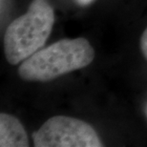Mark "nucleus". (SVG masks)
<instances>
[{"mask_svg":"<svg viewBox=\"0 0 147 147\" xmlns=\"http://www.w3.org/2000/svg\"><path fill=\"white\" fill-rule=\"evenodd\" d=\"M36 147H101L96 130L83 120L65 116L49 119L33 134Z\"/></svg>","mask_w":147,"mask_h":147,"instance_id":"7ed1b4c3","label":"nucleus"},{"mask_svg":"<svg viewBox=\"0 0 147 147\" xmlns=\"http://www.w3.org/2000/svg\"><path fill=\"white\" fill-rule=\"evenodd\" d=\"M140 51H142L143 57L147 59V28L140 36Z\"/></svg>","mask_w":147,"mask_h":147,"instance_id":"39448f33","label":"nucleus"},{"mask_svg":"<svg viewBox=\"0 0 147 147\" xmlns=\"http://www.w3.org/2000/svg\"><path fill=\"white\" fill-rule=\"evenodd\" d=\"M76 1L78 2L80 6H87V5L91 4L94 0H76Z\"/></svg>","mask_w":147,"mask_h":147,"instance_id":"423d86ee","label":"nucleus"},{"mask_svg":"<svg viewBox=\"0 0 147 147\" xmlns=\"http://www.w3.org/2000/svg\"><path fill=\"white\" fill-rule=\"evenodd\" d=\"M55 23V11L48 0H33L24 14L6 29L4 51L8 62L17 65L42 49Z\"/></svg>","mask_w":147,"mask_h":147,"instance_id":"f03ea898","label":"nucleus"},{"mask_svg":"<svg viewBox=\"0 0 147 147\" xmlns=\"http://www.w3.org/2000/svg\"><path fill=\"white\" fill-rule=\"evenodd\" d=\"M95 58V50L84 37L64 38L40 49L18 67L23 80L47 82L88 66Z\"/></svg>","mask_w":147,"mask_h":147,"instance_id":"f257e3e1","label":"nucleus"},{"mask_svg":"<svg viewBox=\"0 0 147 147\" xmlns=\"http://www.w3.org/2000/svg\"><path fill=\"white\" fill-rule=\"evenodd\" d=\"M0 146H29V140L24 126L16 117L6 113L0 114Z\"/></svg>","mask_w":147,"mask_h":147,"instance_id":"20e7f679","label":"nucleus"}]
</instances>
